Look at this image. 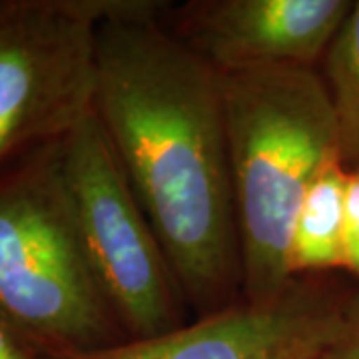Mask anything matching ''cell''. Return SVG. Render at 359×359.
<instances>
[{"label":"cell","instance_id":"12","mask_svg":"<svg viewBox=\"0 0 359 359\" xmlns=\"http://www.w3.org/2000/svg\"><path fill=\"white\" fill-rule=\"evenodd\" d=\"M0 359H42V355L0 320Z\"/></svg>","mask_w":359,"mask_h":359},{"label":"cell","instance_id":"6","mask_svg":"<svg viewBox=\"0 0 359 359\" xmlns=\"http://www.w3.org/2000/svg\"><path fill=\"white\" fill-rule=\"evenodd\" d=\"M327 278H295L269 302L240 299L154 337L42 359H318L358 292Z\"/></svg>","mask_w":359,"mask_h":359},{"label":"cell","instance_id":"9","mask_svg":"<svg viewBox=\"0 0 359 359\" xmlns=\"http://www.w3.org/2000/svg\"><path fill=\"white\" fill-rule=\"evenodd\" d=\"M321 78L337 124L339 160L346 170L359 168V0L321 60Z\"/></svg>","mask_w":359,"mask_h":359},{"label":"cell","instance_id":"2","mask_svg":"<svg viewBox=\"0 0 359 359\" xmlns=\"http://www.w3.org/2000/svg\"><path fill=\"white\" fill-rule=\"evenodd\" d=\"M242 299L269 302L294 282L287 266L297 210L323 166L339 158L332 100L318 68L219 74Z\"/></svg>","mask_w":359,"mask_h":359},{"label":"cell","instance_id":"8","mask_svg":"<svg viewBox=\"0 0 359 359\" xmlns=\"http://www.w3.org/2000/svg\"><path fill=\"white\" fill-rule=\"evenodd\" d=\"M346 186L347 170L339 158L330 160L309 186L292 228V278L334 276L346 268Z\"/></svg>","mask_w":359,"mask_h":359},{"label":"cell","instance_id":"5","mask_svg":"<svg viewBox=\"0 0 359 359\" xmlns=\"http://www.w3.org/2000/svg\"><path fill=\"white\" fill-rule=\"evenodd\" d=\"M62 168L92 269L126 337L184 325L174 269L94 110L62 140Z\"/></svg>","mask_w":359,"mask_h":359},{"label":"cell","instance_id":"1","mask_svg":"<svg viewBox=\"0 0 359 359\" xmlns=\"http://www.w3.org/2000/svg\"><path fill=\"white\" fill-rule=\"evenodd\" d=\"M170 4L116 0L94 112L200 318L242 299V262L219 72L162 25Z\"/></svg>","mask_w":359,"mask_h":359},{"label":"cell","instance_id":"3","mask_svg":"<svg viewBox=\"0 0 359 359\" xmlns=\"http://www.w3.org/2000/svg\"><path fill=\"white\" fill-rule=\"evenodd\" d=\"M0 320L40 355L128 341L86 254L62 140L0 174Z\"/></svg>","mask_w":359,"mask_h":359},{"label":"cell","instance_id":"4","mask_svg":"<svg viewBox=\"0 0 359 359\" xmlns=\"http://www.w3.org/2000/svg\"><path fill=\"white\" fill-rule=\"evenodd\" d=\"M116 0H0V174L94 110L96 34Z\"/></svg>","mask_w":359,"mask_h":359},{"label":"cell","instance_id":"11","mask_svg":"<svg viewBox=\"0 0 359 359\" xmlns=\"http://www.w3.org/2000/svg\"><path fill=\"white\" fill-rule=\"evenodd\" d=\"M318 359H359V287L347 308L339 332Z\"/></svg>","mask_w":359,"mask_h":359},{"label":"cell","instance_id":"7","mask_svg":"<svg viewBox=\"0 0 359 359\" xmlns=\"http://www.w3.org/2000/svg\"><path fill=\"white\" fill-rule=\"evenodd\" d=\"M351 8L349 0H190L170 4L164 26L219 74L318 68Z\"/></svg>","mask_w":359,"mask_h":359},{"label":"cell","instance_id":"10","mask_svg":"<svg viewBox=\"0 0 359 359\" xmlns=\"http://www.w3.org/2000/svg\"><path fill=\"white\" fill-rule=\"evenodd\" d=\"M346 271L353 285L359 287V168L347 170L346 224H344Z\"/></svg>","mask_w":359,"mask_h":359}]
</instances>
